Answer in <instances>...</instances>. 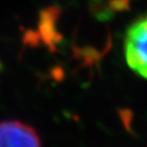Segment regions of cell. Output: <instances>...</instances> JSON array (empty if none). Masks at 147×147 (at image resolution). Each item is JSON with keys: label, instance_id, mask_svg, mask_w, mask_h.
<instances>
[{"label": "cell", "instance_id": "1", "mask_svg": "<svg viewBox=\"0 0 147 147\" xmlns=\"http://www.w3.org/2000/svg\"><path fill=\"white\" fill-rule=\"evenodd\" d=\"M126 63L138 75L147 79V13L129 26L124 38Z\"/></svg>", "mask_w": 147, "mask_h": 147}, {"label": "cell", "instance_id": "2", "mask_svg": "<svg viewBox=\"0 0 147 147\" xmlns=\"http://www.w3.org/2000/svg\"><path fill=\"white\" fill-rule=\"evenodd\" d=\"M0 147H42L39 135L31 125L16 120L0 122Z\"/></svg>", "mask_w": 147, "mask_h": 147}]
</instances>
